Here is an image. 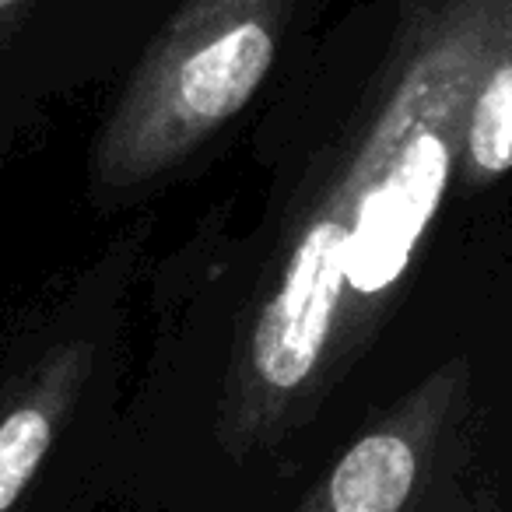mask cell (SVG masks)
I'll use <instances>...</instances> for the list:
<instances>
[{
	"instance_id": "6da1fadb",
	"label": "cell",
	"mask_w": 512,
	"mask_h": 512,
	"mask_svg": "<svg viewBox=\"0 0 512 512\" xmlns=\"http://www.w3.org/2000/svg\"><path fill=\"white\" fill-rule=\"evenodd\" d=\"M509 18L512 0L407 4L351 141L295 211L232 351L228 449L292 432L386 320L460 172L467 99Z\"/></svg>"
},
{
	"instance_id": "7a4b0ae2",
	"label": "cell",
	"mask_w": 512,
	"mask_h": 512,
	"mask_svg": "<svg viewBox=\"0 0 512 512\" xmlns=\"http://www.w3.org/2000/svg\"><path fill=\"white\" fill-rule=\"evenodd\" d=\"M281 4L190 0L151 39L92 151L102 193L176 169L249 106L278 57Z\"/></svg>"
},
{
	"instance_id": "3957f363",
	"label": "cell",
	"mask_w": 512,
	"mask_h": 512,
	"mask_svg": "<svg viewBox=\"0 0 512 512\" xmlns=\"http://www.w3.org/2000/svg\"><path fill=\"white\" fill-rule=\"evenodd\" d=\"M460 390L463 362H446L344 449L299 512H407Z\"/></svg>"
},
{
	"instance_id": "277c9868",
	"label": "cell",
	"mask_w": 512,
	"mask_h": 512,
	"mask_svg": "<svg viewBox=\"0 0 512 512\" xmlns=\"http://www.w3.org/2000/svg\"><path fill=\"white\" fill-rule=\"evenodd\" d=\"M88 369H92L88 344H60L32 372L15 404L0 414V512H8L22 498L36 470L43 467Z\"/></svg>"
},
{
	"instance_id": "5b68a950",
	"label": "cell",
	"mask_w": 512,
	"mask_h": 512,
	"mask_svg": "<svg viewBox=\"0 0 512 512\" xmlns=\"http://www.w3.org/2000/svg\"><path fill=\"white\" fill-rule=\"evenodd\" d=\"M512 172V18L484 60L460 130V172L470 190Z\"/></svg>"
},
{
	"instance_id": "8992f818",
	"label": "cell",
	"mask_w": 512,
	"mask_h": 512,
	"mask_svg": "<svg viewBox=\"0 0 512 512\" xmlns=\"http://www.w3.org/2000/svg\"><path fill=\"white\" fill-rule=\"evenodd\" d=\"M214 4H281V0H214Z\"/></svg>"
},
{
	"instance_id": "52a82bcc",
	"label": "cell",
	"mask_w": 512,
	"mask_h": 512,
	"mask_svg": "<svg viewBox=\"0 0 512 512\" xmlns=\"http://www.w3.org/2000/svg\"><path fill=\"white\" fill-rule=\"evenodd\" d=\"M25 0H0V15H8V11H15V8H22Z\"/></svg>"
}]
</instances>
